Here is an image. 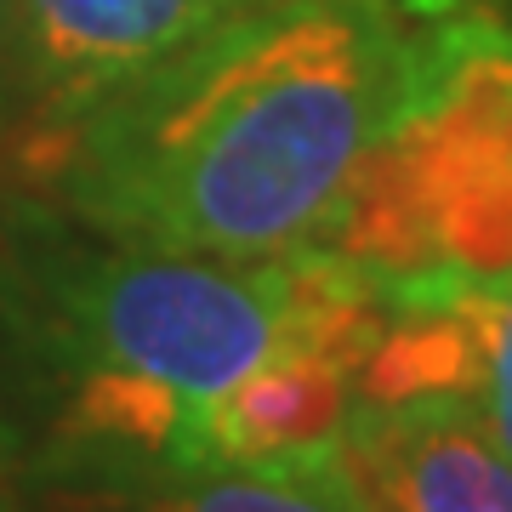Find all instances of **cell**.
I'll return each mask as SVG.
<instances>
[{"mask_svg":"<svg viewBox=\"0 0 512 512\" xmlns=\"http://www.w3.org/2000/svg\"><path fill=\"white\" fill-rule=\"evenodd\" d=\"M382 296L325 245L154 251L0 194V473L18 495L205 473V410L279 353L365 370Z\"/></svg>","mask_w":512,"mask_h":512,"instance_id":"cell-1","label":"cell"},{"mask_svg":"<svg viewBox=\"0 0 512 512\" xmlns=\"http://www.w3.org/2000/svg\"><path fill=\"white\" fill-rule=\"evenodd\" d=\"M393 0H268L6 137L18 194L92 234L200 256L319 245L410 92Z\"/></svg>","mask_w":512,"mask_h":512,"instance_id":"cell-2","label":"cell"},{"mask_svg":"<svg viewBox=\"0 0 512 512\" xmlns=\"http://www.w3.org/2000/svg\"><path fill=\"white\" fill-rule=\"evenodd\" d=\"M325 251L376 291L512 274V29L467 12L421 35L410 92L359 160Z\"/></svg>","mask_w":512,"mask_h":512,"instance_id":"cell-3","label":"cell"},{"mask_svg":"<svg viewBox=\"0 0 512 512\" xmlns=\"http://www.w3.org/2000/svg\"><path fill=\"white\" fill-rule=\"evenodd\" d=\"M251 6L268 0H18L23 74H29L23 126L177 57Z\"/></svg>","mask_w":512,"mask_h":512,"instance_id":"cell-4","label":"cell"},{"mask_svg":"<svg viewBox=\"0 0 512 512\" xmlns=\"http://www.w3.org/2000/svg\"><path fill=\"white\" fill-rule=\"evenodd\" d=\"M342 450L376 512H512V456L467 399H353Z\"/></svg>","mask_w":512,"mask_h":512,"instance_id":"cell-5","label":"cell"},{"mask_svg":"<svg viewBox=\"0 0 512 512\" xmlns=\"http://www.w3.org/2000/svg\"><path fill=\"white\" fill-rule=\"evenodd\" d=\"M29 512H370L342 439L251 467H205L126 490H52L23 495Z\"/></svg>","mask_w":512,"mask_h":512,"instance_id":"cell-6","label":"cell"},{"mask_svg":"<svg viewBox=\"0 0 512 512\" xmlns=\"http://www.w3.org/2000/svg\"><path fill=\"white\" fill-rule=\"evenodd\" d=\"M353 399L359 376L348 365L319 353H279L205 410V467H251L336 444Z\"/></svg>","mask_w":512,"mask_h":512,"instance_id":"cell-7","label":"cell"},{"mask_svg":"<svg viewBox=\"0 0 512 512\" xmlns=\"http://www.w3.org/2000/svg\"><path fill=\"white\" fill-rule=\"evenodd\" d=\"M416 291H439L456 308L461 342H467L461 399L512 456V274L467 279V285H416Z\"/></svg>","mask_w":512,"mask_h":512,"instance_id":"cell-8","label":"cell"},{"mask_svg":"<svg viewBox=\"0 0 512 512\" xmlns=\"http://www.w3.org/2000/svg\"><path fill=\"white\" fill-rule=\"evenodd\" d=\"M23 114H29V74H23L18 0H0V143L23 126Z\"/></svg>","mask_w":512,"mask_h":512,"instance_id":"cell-9","label":"cell"},{"mask_svg":"<svg viewBox=\"0 0 512 512\" xmlns=\"http://www.w3.org/2000/svg\"><path fill=\"white\" fill-rule=\"evenodd\" d=\"M0 512H23V495H18V484L0 473Z\"/></svg>","mask_w":512,"mask_h":512,"instance_id":"cell-10","label":"cell"},{"mask_svg":"<svg viewBox=\"0 0 512 512\" xmlns=\"http://www.w3.org/2000/svg\"><path fill=\"white\" fill-rule=\"evenodd\" d=\"M370 512H376V507H370Z\"/></svg>","mask_w":512,"mask_h":512,"instance_id":"cell-11","label":"cell"}]
</instances>
